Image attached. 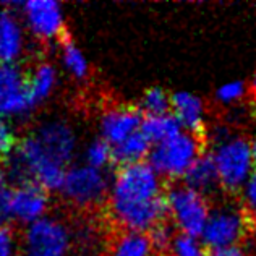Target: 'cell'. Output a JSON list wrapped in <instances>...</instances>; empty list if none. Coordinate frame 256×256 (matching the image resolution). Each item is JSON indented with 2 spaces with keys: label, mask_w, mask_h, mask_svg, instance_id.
I'll return each mask as SVG.
<instances>
[{
  "label": "cell",
  "mask_w": 256,
  "mask_h": 256,
  "mask_svg": "<svg viewBox=\"0 0 256 256\" xmlns=\"http://www.w3.org/2000/svg\"><path fill=\"white\" fill-rule=\"evenodd\" d=\"M76 151L78 134L73 125L65 118H49L18 141L5 172L13 184L32 182L49 193H58Z\"/></svg>",
  "instance_id": "obj_1"
},
{
  "label": "cell",
  "mask_w": 256,
  "mask_h": 256,
  "mask_svg": "<svg viewBox=\"0 0 256 256\" xmlns=\"http://www.w3.org/2000/svg\"><path fill=\"white\" fill-rule=\"evenodd\" d=\"M164 178L151 164L122 166L112 175L107 214L125 232L150 234L169 218Z\"/></svg>",
  "instance_id": "obj_2"
},
{
  "label": "cell",
  "mask_w": 256,
  "mask_h": 256,
  "mask_svg": "<svg viewBox=\"0 0 256 256\" xmlns=\"http://www.w3.org/2000/svg\"><path fill=\"white\" fill-rule=\"evenodd\" d=\"M112 177L107 170L94 169L84 162L68 167L58 194L66 204L78 210H94L107 203Z\"/></svg>",
  "instance_id": "obj_3"
},
{
  "label": "cell",
  "mask_w": 256,
  "mask_h": 256,
  "mask_svg": "<svg viewBox=\"0 0 256 256\" xmlns=\"http://www.w3.org/2000/svg\"><path fill=\"white\" fill-rule=\"evenodd\" d=\"M73 244V228L57 216L49 214L24 227L20 256H70Z\"/></svg>",
  "instance_id": "obj_4"
},
{
  "label": "cell",
  "mask_w": 256,
  "mask_h": 256,
  "mask_svg": "<svg viewBox=\"0 0 256 256\" xmlns=\"http://www.w3.org/2000/svg\"><path fill=\"white\" fill-rule=\"evenodd\" d=\"M50 193L32 182L15 184L0 203V222L28 227L49 216Z\"/></svg>",
  "instance_id": "obj_5"
},
{
  "label": "cell",
  "mask_w": 256,
  "mask_h": 256,
  "mask_svg": "<svg viewBox=\"0 0 256 256\" xmlns=\"http://www.w3.org/2000/svg\"><path fill=\"white\" fill-rule=\"evenodd\" d=\"M201 140L188 132H182L177 136L152 146L148 162L162 178H184L190 167L194 164L203 151Z\"/></svg>",
  "instance_id": "obj_6"
},
{
  "label": "cell",
  "mask_w": 256,
  "mask_h": 256,
  "mask_svg": "<svg viewBox=\"0 0 256 256\" xmlns=\"http://www.w3.org/2000/svg\"><path fill=\"white\" fill-rule=\"evenodd\" d=\"M216 143L218 146L212 159L218 167L220 186L230 193L242 190L254 170L252 144L244 138H234L228 134Z\"/></svg>",
  "instance_id": "obj_7"
},
{
  "label": "cell",
  "mask_w": 256,
  "mask_h": 256,
  "mask_svg": "<svg viewBox=\"0 0 256 256\" xmlns=\"http://www.w3.org/2000/svg\"><path fill=\"white\" fill-rule=\"evenodd\" d=\"M166 198L169 218L178 228V234L201 237L211 216L204 194L182 184L170 186L166 192Z\"/></svg>",
  "instance_id": "obj_8"
},
{
  "label": "cell",
  "mask_w": 256,
  "mask_h": 256,
  "mask_svg": "<svg viewBox=\"0 0 256 256\" xmlns=\"http://www.w3.org/2000/svg\"><path fill=\"white\" fill-rule=\"evenodd\" d=\"M18 12L26 31L38 41L60 44L68 36L64 6L56 0H28L18 4Z\"/></svg>",
  "instance_id": "obj_9"
},
{
  "label": "cell",
  "mask_w": 256,
  "mask_h": 256,
  "mask_svg": "<svg viewBox=\"0 0 256 256\" xmlns=\"http://www.w3.org/2000/svg\"><path fill=\"white\" fill-rule=\"evenodd\" d=\"M253 226L254 219L250 218L245 210L220 208L211 212L201 238L210 250L235 246L242 238H245L248 232L253 230Z\"/></svg>",
  "instance_id": "obj_10"
},
{
  "label": "cell",
  "mask_w": 256,
  "mask_h": 256,
  "mask_svg": "<svg viewBox=\"0 0 256 256\" xmlns=\"http://www.w3.org/2000/svg\"><path fill=\"white\" fill-rule=\"evenodd\" d=\"M36 109L28 91L26 72L18 64H0V116L26 118Z\"/></svg>",
  "instance_id": "obj_11"
},
{
  "label": "cell",
  "mask_w": 256,
  "mask_h": 256,
  "mask_svg": "<svg viewBox=\"0 0 256 256\" xmlns=\"http://www.w3.org/2000/svg\"><path fill=\"white\" fill-rule=\"evenodd\" d=\"M143 118L144 114L138 106H110L99 117V136L114 148L132 136L133 133L140 132Z\"/></svg>",
  "instance_id": "obj_12"
},
{
  "label": "cell",
  "mask_w": 256,
  "mask_h": 256,
  "mask_svg": "<svg viewBox=\"0 0 256 256\" xmlns=\"http://www.w3.org/2000/svg\"><path fill=\"white\" fill-rule=\"evenodd\" d=\"M16 5L0 10V64H16L26 50V28Z\"/></svg>",
  "instance_id": "obj_13"
},
{
  "label": "cell",
  "mask_w": 256,
  "mask_h": 256,
  "mask_svg": "<svg viewBox=\"0 0 256 256\" xmlns=\"http://www.w3.org/2000/svg\"><path fill=\"white\" fill-rule=\"evenodd\" d=\"M170 114L185 132L198 138L204 136V106L198 96L185 91L172 94Z\"/></svg>",
  "instance_id": "obj_14"
},
{
  "label": "cell",
  "mask_w": 256,
  "mask_h": 256,
  "mask_svg": "<svg viewBox=\"0 0 256 256\" xmlns=\"http://www.w3.org/2000/svg\"><path fill=\"white\" fill-rule=\"evenodd\" d=\"M26 80H28V91L32 104L39 107L56 91L58 84V70L54 64L41 60L32 65V68L26 73Z\"/></svg>",
  "instance_id": "obj_15"
},
{
  "label": "cell",
  "mask_w": 256,
  "mask_h": 256,
  "mask_svg": "<svg viewBox=\"0 0 256 256\" xmlns=\"http://www.w3.org/2000/svg\"><path fill=\"white\" fill-rule=\"evenodd\" d=\"M185 185L193 188L200 193H208L214 190L219 184V174L218 167L212 159V154H201V156L194 160V164L190 167V170L186 172L184 177Z\"/></svg>",
  "instance_id": "obj_16"
},
{
  "label": "cell",
  "mask_w": 256,
  "mask_h": 256,
  "mask_svg": "<svg viewBox=\"0 0 256 256\" xmlns=\"http://www.w3.org/2000/svg\"><path fill=\"white\" fill-rule=\"evenodd\" d=\"M152 151V143L146 138L143 132L133 133L120 144L114 146V164L122 166H132L138 162H146Z\"/></svg>",
  "instance_id": "obj_17"
},
{
  "label": "cell",
  "mask_w": 256,
  "mask_h": 256,
  "mask_svg": "<svg viewBox=\"0 0 256 256\" xmlns=\"http://www.w3.org/2000/svg\"><path fill=\"white\" fill-rule=\"evenodd\" d=\"M60 49V64L62 68L70 78L76 82H86L90 78V62L84 56V52L80 49L78 44L72 38L66 36L62 42L58 44Z\"/></svg>",
  "instance_id": "obj_18"
},
{
  "label": "cell",
  "mask_w": 256,
  "mask_h": 256,
  "mask_svg": "<svg viewBox=\"0 0 256 256\" xmlns=\"http://www.w3.org/2000/svg\"><path fill=\"white\" fill-rule=\"evenodd\" d=\"M152 253L148 234L122 230L110 244L107 256H152Z\"/></svg>",
  "instance_id": "obj_19"
},
{
  "label": "cell",
  "mask_w": 256,
  "mask_h": 256,
  "mask_svg": "<svg viewBox=\"0 0 256 256\" xmlns=\"http://www.w3.org/2000/svg\"><path fill=\"white\" fill-rule=\"evenodd\" d=\"M141 132L146 134V138L151 141L152 146H156L177 136L178 133L185 130L180 126L172 114H164V116H144L143 124H141Z\"/></svg>",
  "instance_id": "obj_20"
},
{
  "label": "cell",
  "mask_w": 256,
  "mask_h": 256,
  "mask_svg": "<svg viewBox=\"0 0 256 256\" xmlns=\"http://www.w3.org/2000/svg\"><path fill=\"white\" fill-rule=\"evenodd\" d=\"M82 162L94 167V169L107 170L114 164V148L100 136L94 138L86 144Z\"/></svg>",
  "instance_id": "obj_21"
},
{
  "label": "cell",
  "mask_w": 256,
  "mask_h": 256,
  "mask_svg": "<svg viewBox=\"0 0 256 256\" xmlns=\"http://www.w3.org/2000/svg\"><path fill=\"white\" fill-rule=\"evenodd\" d=\"M138 107L144 116H164L170 114L172 96L167 94L162 88H150L140 99Z\"/></svg>",
  "instance_id": "obj_22"
},
{
  "label": "cell",
  "mask_w": 256,
  "mask_h": 256,
  "mask_svg": "<svg viewBox=\"0 0 256 256\" xmlns=\"http://www.w3.org/2000/svg\"><path fill=\"white\" fill-rule=\"evenodd\" d=\"M148 237L151 240L154 252L159 254H169L177 234H175L174 227L169 224V222H162V224L154 227L152 230L148 234Z\"/></svg>",
  "instance_id": "obj_23"
},
{
  "label": "cell",
  "mask_w": 256,
  "mask_h": 256,
  "mask_svg": "<svg viewBox=\"0 0 256 256\" xmlns=\"http://www.w3.org/2000/svg\"><path fill=\"white\" fill-rule=\"evenodd\" d=\"M169 256H208L204 244L196 237H190L185 234H177Z\"/></svg>",
  "instance_id": "obj_24"
},
{
  "label": "cell",
  "mask_w": 256,
  "mask_h": 256,
  "mask_svg": "<svg viewBox=\"0 0 256 256\" xmlns=\"http://www.w3.org/2000/svg\"><path fill=\"white\" fill-rule=\"evenodd\" d=\"M0 256H20V244L13 227L0 222Z\"/></svg>",
  "instance_id": "obj_25"
},
{
  "label": "cell",
  "mask_w": 256,
  "mask_h": 256,
  "mask_svg": "<svg viewBox=\"0 0 256 256\" xmlns=\"http://www.w3.org/2000/svg\"><path fill=\"white\" fill-rule=\"evenodd\" d=\"M244 96H245V84L242 82L227 83L216 91V99L222 104L237 102V100H240Z\"/></svg>",
  "instance_id": "obj_26"
},
{
  "label": "cell",
  "mask_w": 256,
  "mask_h": 256,
  "mask_svg": "<svg viewBox=\"0 0 256 256\" xmlns=\"http://www.w3.org/2000/svg\"><path fill=\"white\" fill-rule=\"evenodd\" d=\"M244 193V210L245 212L256 220V167L250 178L246 180L245 186L242 188Z\"/></svg>",
  "instance_id": "obj_27"
},
{
  "label": "cell",
  "mask_w": 256,
  "mask_h": 256,
  "mask_svg": "<svg viewBox=\"0 0 256 256\" xmlns=\"http://www.w3.org/2000/svg\"><path fill=\"white\" fill-rule=\"evenodd\" d=\"M208 256H245V252L238 245L226 246V248H216V250L208 252Z\"/></svg>",
  "instance_id": "obj_28"
},
{
  "label": "cell",
  "mask_w": 256,
  "mask_h": 256,
  "mask_svg": "<svg viewBox=\"0 0 256 256\" xmlns=\"http://www.w3.org/2000/svg\"><path fill=\"white\" fill-rule=\"evenodd\" d=\"M8 180L10 178H8V175H6V172L5 170H0V203H2L5 193L8 192V188H10Z\"/></svg>",
  "instance_id": "obj_29"
},
{
  "label": "cell",
  "mask_w": 256,
  "mask_h": 256,
  "mask_svg": "<svg viewBox=\"0 0 256 256\" xmlns=\"http://www.w3.org/2000/svg\"><path fill=\"white\" fill-rule=\"evenodd\" d=\"M252 152H253V160L256 164V138L253 140V143H252Z\"/></svg>",
  "instance_id": "obj_30"
},
{
  "label": "cell",
  "mask_w": 256,
  "mask_h": 256,
  "mask_svg": "<svg viewBox=\"0 0 256 256\" xmlns=\"http://www.w3.org/2000/svg\"><path fill=\"white\" fill-rule=\"evenodd\" d=\"M252 92H253V96L256 98V73H254L253 82H252Z\"/></svg>",
  "instance_id": "obj_31"
}]
</instances>
